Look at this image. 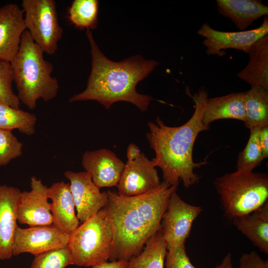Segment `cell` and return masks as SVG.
<instances>
[{"mask_svg":"<svg viewBox=\"0 0 268 268\" xmlns=\"http://www.w3.org/2000/svg\"><path fill=\"white\" fill-rule=\"evenodd\" d=\"M177 188L163 181L157 189L137 196L108 191L105 207L114 234L110 261L129 262L141 252L147 241L161 229L168 201Z\"/></svg>","mask_w":268,"mask_h":268,"instance_id":"6da1fadb","label":"cell"},{"mask_svg":"<svg viewBox=\"0 0 268 268\" xmlns=\"http://www.w3.org/2000/svg\"><path fill=\"white\" fill-rule=\"evenodd\" d=\"M191 97L195 109L187 122L179 126L170 127L157 117L155 123L148 122L149 131L146 134L155 154L152 162L155 167L161 169L163 181L171 186H178L181 180L186 188L199 181L200 177L195 172V169L207 163L206 160L195 162L193 151L199 134L209 129L202 121L208 99L206 90L202 87Z\"/></svg>","mask_w":268,"mask_h":268,"instance_id":"7a4b0ae2","label":"cell"},{"mask_svg":"<svg viewBox=\"0 0 268 268\" xmlns=\"http://www.w3.org/2000/svg\"><path fill=\"white\" fill-rule=\"evenodd\" d=\"M86 35L91 47V70L85 89L71 97L69 102L94 100L109 109L115 102L126 101L146 111L153 98L137 93L135 87L159 63L139 56L113 62L101 52L90 30H86Z\"/></svg>","mask_w":268,"mask_h":268,"instance_id":"3957f363","label":"cell"},{"mask_svg":"<svg viewBox=\"0 0 268 268\" xmlns=\"http://www.w3.org/2000/svg\"><path fill=\"white\" fill-rule=\"evenodd\" d=\"M43 54L25 30L11 64L18 99L31 110L36 108L39 99L48 102L55 98L60 88L58 80L51 75L53 65L45 60Z\"/></svg>","mask_w":268,"mask_h":268,"instance_id":"277c9868","label":"cell"},{"mask_svg":"<svg viewBox=\"0 0 268 268\" xmlns=\"http://www.w3.org/2000/svg\"><path fill=\"white\" fill-rule=\"evenodd\" d=\"M214 186L225 215L232 220L268 201V176L265 173L236 170L216 178Z\"/></svg>","mask_w":268,"mask_h":268,"instance_id":"5b68a950","label":"cell"},{"mask_svg":"<svg viewBox=\"0 0 268 268\" xmlns=\"http://www.w3.org/2000/svg\"><path fill=\"white\" fill-rule=\"evenodd\" d=\"M113 238L111 220L104 207L69 235L67 246L74 264L92 267L107 262L112 254Z\"/></svg>","mask_w":268,"mask_h":268,"instance_id":"8992f818","label":"cell"},{"mask_svg":"<svg viewBox=\"0 0 268 268\" xmlns=\"http://www.w3.org/2000/svg\"><path fill=\"white\" fill-rule=\"evenodd\" d=\"M26 30L44 53L53 55L63 33L54 0H23Z\"/></svg>","mask_w":268,"mask_h":268,"instance_id":"52a82bcc","label":"cell"},{"mask_svg":"<svg viewBox=\"0 0 268 268\" xmlns=\"http://www.w3.org/2000/svg\"><path fill=\"white\" fill-rule=\"evenodd\" d=\"M202 209L201 206L185 201L176 191L171 194L161 222L167 251L185 243L194 221Z\"/></svg>","mask_w":268,"mask_h":268,"instance_id":"ba28073f","label":"cell"},{"mask_svg":"<svg viewBox=\"0 0 268 268\" xmlns=\"http://www.w3.org/2000/svg\"><path fill=\"white\" fill-rule=\"evenodd\" d=\"M197 33L205 39L202 42L208 55H225L224 50L234 49L248 53L251 46L258 40L268 34V18L266 16L259 27L249 30L224 32L213 29L204 23Z\"/></svg>","mask_w":268,"mask_h":268,"instance_id":"9c48e42d","label":"cell"},{"mask_svg":"<svg viewBox=\"0 0 268 268\" xmlns=\"http://www.w3.org/2000/svg\"><path fill=\"white\" fill-rule=\"evenodd\" d=\"M69 235L53 224L21 228L17 225L14 234L12 254L24 253L36 256L46 252L67 246Z\"/></svg>","mask_w":268,"mask_h":268,"instance_id":"30bf717a","label":"cell"},{"mask_svg":"<svg viewBox=\"0 0 268 268\" xmlns=\"http://www.w3.org/2000/svg\"><path fill=\"white\" fill-rule=\"evenodd\" d=\"M64 175L69 181L76 215L81 223L105 207L108 200V191L101 192L88 172L67 171Z\"/></svg>","mask_w":268,"mask_h":268,"instance_id":"8fae6325","label":"cell"},{"mask_svg":"<svg viewBox=\"0 0 268 268\" xmlns=\"http://www.w3.org/2000/svg\"><path fill=\"white\" fill-rule=\"evenodd\" d=\"M31 190L21 192L17 220L30 226L53 224L51 204L48 201V188L35 176L30 180Z\"/></svg>","mask_w":268,"mask_h":268,"instance_id":"7c38bea8","label":"cell"},{"mask_svg":"<svg viewBox=\"0 0 268 268\" xmlns=\"http://www.w3.org/2000/svg\"><path fill=\"white\" fill-rule=\"evenodd\" d=\"M152 160L143 153L133 160H127L117 186L118 193L125 196H134L151 192L161 185Z\"/></svg>","mask_w":268,"mask_h":268,"instance_id":"4fadbf2b","label":"cell"},{"mask_svg":"<svg viewBox=\"0 0 268 268\" xmlns=\"http://www.w3.org/2000/svg\"><path fill=\"white\" fill-rule=\"evenodd\" d=\"M81 164L100 189L117 187L125 165L115 153L106 148L85 151Z\"/></svg>","mask_w":268,"mask_h":268,"instance_id":"5bb4252c","label":"cell"},{"mask_svg":"<svg viewBox=\"0 0 268 268\" xmlns=\"http://www.w3.org/2000/svg\"><path fill=\"white\" fill-rule=\"evenodd\" d=\"M25 30L24 11L18 5L9 3L0 7V60L12 62Z\"/></svg>","mask_w":268,"mask_h":268,"instance_id":"9a60e30c","label":"cell"},{"mask_svg":"<svg viewBox=\"0 0 268 268\" xmlns=\"http://www.w3.org/2000/svg\"><path fill=\"white\" fill-rule=\"evenodd\" d=\"M20 190L6 185H0V260L13 256L12 244L17 226V210Z\"/></svg>","mask_w":268,"mask_h":268,"instance_id":"2e32d148","label":"cell"},{"mask_svg":"<svg viewBox=\"0 0 268 268\" xmlns=\"http://www.w3.org/2000/svg\"><path fill=\"white\" fill-rule=\"evenodd\" d=\"M48 198L52 201L53 225L70 235L79 225L75 213V205L69 183L55 182L48 188Z\"/></svg>","mask_w":268,"mask_h":268,"instance_id":"e0dca14e","label":"cell"},{"mask_svg":"<svg viewBox=\"0 0 268 268\" xmlns=\"http://www.w3.org/2000/svg\"><path fill=\"white\" fill-rule=\"evenodd\" d=\"M217 9L229 18L241 31H244L257 19L268 16V6L258 0H217Z\"/></svg>","mask_w":268,"mask_h":268,"instance_id":"ac0fdd59","label":"cell"},{"mask_svg":"<svg viewBox=\"0 0 268 268\" xmlns=\"http://www.w3.org/2000/svg\"><path fill=\"white\" fill-rule=\"evenodd\" d=\"M225 119L245 122L244 92L208 98L202 114L203 124L209 126L214 121Z\"/></svg>","mask_w":268,"mask_h":268,"instance_id":"d6986e66","label":"cell"},{"mask_svg":"<svg viewBox=\"0 0 268 268\" xmlns=\"http://www.w3.org/2000/svg\"><path fill=\"white\" fill-rule=\"evenodd\" d=\"M232 222L255 246L268 254V201L251 213L233 219Z\"/></svg>","mask_w":268,"mask_h":268,"instance_id":"ffe728a7","label":"cell"},{"mask_svg":"<svg viewBox=\"0 0 268 268\" xmlns=\"http://www.w3.org/2000/svg\"><path fill=\"white\" fill-rule=\"evenodd\" d=\"M249 61L238 76L251 87L261 86L268 90V34L250 48Z\"/></svg>","mask_w":268,"mask_h":268,"instance_id":"44dd1931","label":"cell"},{"mask_svg":"<svg viewBox=\"0 0 268 268\" xmlns=\"http://www.w3.org/2000/svg\"><path fill=\"white\" fill-rule=\"evenodd\" d=\"M246 127L249 129L268 124V90L261 86L251 87L244 92Z\"/></svg>","mask_w":268,"mask_h":268,"instance_id":"7402d4cb","label":"cell"},{"mask_svg":"<svg viewBox=\"0 0 268 268\" xmlns=\"http://www.w3.org/2000/svg\"><path fill=\"white\" fill-rule=\"evenodd\" d=\"M141 252L129 261L127 268H164L167 252L160 229L145 244Z\"/></svg>","mask_w":268,"mask_h":268,"instance_id":"603a6c76","label":"cell"},{"mask_svg":"<svg viewBox=\"0 0 268 268\" xmlns=\"http://www.w3.org/2000/svg\"><path fill=\"white\" fill-rule=\"evenodd\" d=\"M37 117L33 113L0 103V129H16L27 135L34 134Z\"/></svg>","mask_w":268,"mask_h":268,"instance_id":"cb8c5ba5","label":"cell"},{"mask_svg":"<svg viewBox=\"0 0 268 268\" xmlns=\"http://www.w3.org/2000/svg\"><path fill=\"white\" fill-rule=\"evenodd\" d=\"M67 11L69 21L76 28L90 30L97 27L98 0H74Z\"/></svg>","mask_w":268,"mask_h":268,"instance_id":"d4e9b609","label":"cell"},{"mask_svg":"<svg viewBox=\"0 0 268 268\" xmlns=\"http://www.w3.org/2000/svg\"><path fill=\"white\" fill-rule=\"evenodd\" d=\"M260 127L250 129V136L247 143L238 156L237 171L252 172L264 159L258 140Z\"/></svg>","mask_w":268,"mask_h":268,"instance_id":"484cf974","label":"cell"},{"mask_svg":"<svg viewBox=\"0 0 268 268\" xmlns=\"http://www.w3.org/2000/svg\"><path fill=\"white\" fill-rule=\"evenodd\" d=\"M74 265L71 252L67 246L35 256L30 268H65Z\"/></svg>","mask_w":268,"mask_h":268,"instance_id":"4316f807","label":"cell"},{"mask_svg":"<svg viewBox=\"0 0 268 268\" xmlns=\"http://www.w3.org/2000/svg\"><path fill=\"white\" fill-rule=\"evenodd\" d=\"M14 74L11 63L0 60V103L19 109L20 101L12 89Z\"/></svg>","mask_w":268,"mask_h":268,"instance_id":"83f0119b","label":"cell"},{"mask_svg":"<svg viewBox=\"0 0 268 268\" xmlns=\"http://www.w3.org/2000/svg\"><path fill=\"white\" fill-rule=\"evenodd\" d=\"M23 146L11 131L0 129V167L21 156Z\"/></svg>","mask_w":268,"mask_h":268,"instance_id":"f1b7e54d","label":"cell"},{"mask_svg":"<svg viewBox=\"0 0 268 268\" xmlns=\"http://www.w3.org/2000/svg\"><path fill=\"white\" fill-rule=\"evenodd\" d=\"M165 260L166 268H196L187 254L185 243L168 250Z\"/></svg>","mask_w":268,"mask_h":268,"instance_id":"f546056e","label":"cell"},{"mask_svg":"<svg viewBox=\"0 0 268 268\" xmlns=\"http://www.w3.org/2000/svg\"><path fill=\"white\" fill-rule=\"evenodd\" d=\"M239 268H268V261L263 260L255 251L243 254Z\"/></svg>","mask_w":268,"mask_h":268,"instance_id":"4dcf8cb0","label":"cell"},{"mask_svg":"<svg viewBox=\"0 0 268 268\" xmlns=\"http://www.w3.org/2000/svg\"><path fill=\"white\" fill-rule=\"evenodd\" d=\"M259 143L264 159L268 157V124L260 127L258 134Z\"/></svg>","mask_w":268,"mask_h":268,"instance_id":"1f68e13d","label":"cell"},{"mask_svg":"<svg viewBox=\"0 0 268 268\" xmlns=\"http://www.w3.org/2000/svg\"><path fill=\"white\" fill-rule=\"evenodd\" d=\"M128 263L129 262L121 260L110 261V262L107 261L95 265L92 268H127Z\"/></svg>","mask_w":268,"mask_h":268,"instance_id":"d6a6232c","label":"cell"},{"mask_svg":"<svg viewBox=\"0 0 268 268\" xmlns=\"http://www.w3.org/2000/svg\"><path fill=\"white\" fill-rule=\"evenodd\" d=\"M140 148L135 144L131 143L127 150V160H133L139 157L141 153Z\"/></svg>","mask_w":268,"mask_h":268,"instance_id":"836d02e7","label":"cell"},{"mask_svg":"<svg viewBox=\"0 0 268 268\" xmlns=\"http://www.w3.org/2000/svg\"><path fill=\"white\" fill-rule=\"evenodd\" d=\"M214 268H233L232 263L231 253H228L223 258L221 263L217 264Z\"/></svg>","mask_w":268,"mask_h":268,"instance_id":"e575fe53","label":"cell"}]
</instances>
